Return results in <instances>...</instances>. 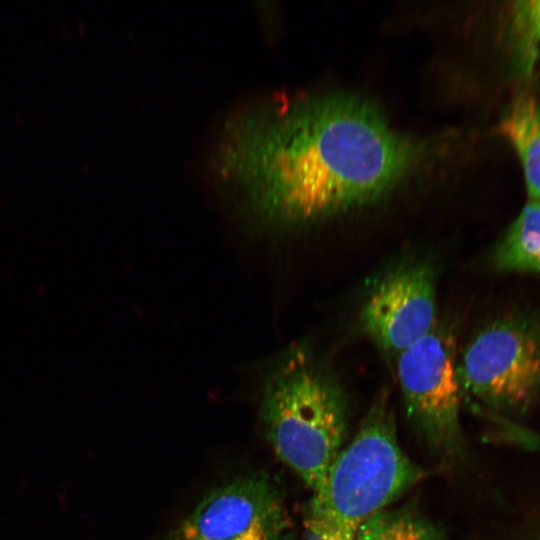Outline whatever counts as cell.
<instances>
[{
	"instance_id": "6da1fadb",
	"label": "cell",
	"mask_w": 540,
	"mask_h": 540,
	"mask_svg": "<svg viewBox=\"0 0 540 540\" xmlns=\"http://www.w3.org/2000/svg\"><path fill=\"white\" fill-rule=\"evenodd\" d=\"M448 144L398 127L365 95L326 91L237 112L213 161L255 217L292 228L382 202L441 161Z\"/></svg>"
},
{
	"instance_id": "7a4b0ae2",
	"label": "cell",
	"mask_w": 540,
	"mask_h": 540,
	"mask_svg": "<svg viewBox=\"0 0 540 540\" xmlns=\"http://www.w3.org/2000/svg\"><path fill=\"white\" fill-rule=\"evenodd\" d=\"M401 449L388 391L373 400L352 442L313 491L308 540H356L360 526L423 478Z\"/></svg>"
},
{
	"instance_id": "3957f363",
	"label": "cell",
	"mask_w": 540,
	"mask_h": 540,
	"mask_svg": "<svg viewBox=\"0 0 540 540\" xmlns=\"http://www.w3.org/2000/svg\"><path fill=\"white\" fill-rule=\"evenodd\" d=\"M347 408L338 379L304 348L290 352L266 383L262 418L267 439L313 491L342 449Z\"/></svg>"
},
{
	"instance_id": "277c9868",
	"label": "cell",
	"mask_w": 540,
	"mask_h": 540,
	"mask_svg": "<svg viewBox=\"0 0 540 540\" xmlns=\"http://www.w3.org/2000/svg\"><path fill=\"white\" fill-rule=\"evenodd\" d=\"M458 377L486 407L524 413L540 397V316L513 313L478 331L465 347Z\"/></svg>"
},
{
	"instance_id": "5b68a950",
	"label": "cell",
	"mask_w": 540,
	"mask_h": 540,
	"mask_svg": "<svg viewBox=\"0 0 540 540\" xmlns=\"http://www.w3.org/2000/svg\"><path fill=\"white\" fill-rule=\"evenodd\" d=\"M395 360L409 420L433 450L453 456L462 444V389L452 332L437 323Z\"/></svg>"
},
{
	"instance_id": "8992f818",
	"label": "cell",
	"mask_w": 540,
	"mask_h": 540,
	"mask_svg": "<svg viewBox=\"0 0 540 540\" xmlns=\"http://www.w3.org/2000/svg\"><path fill=\"white\" fill-rule=\"evenodd\" d=\"M436 273L423 260L398 264L369 290L359 313L361 329L388 357L429 334L437 322Z\"/></svg>"
},
{
	"instance_id": "52a82bcc",
	"label": "cell",
	"mask_w": 540,
	"mask_h": 540,
	"mask_svg": "<svg viewBox=\"0 0 540 540\" xmlns=\"http://www.w3.org/2000/svg\"><path fill=\"white\" fill-rule=\"evenodd\" d=\"M290 521L279 491L264 475L212 491L183 526L185 540H288Z\"/></svg>"
},
{
	"instance_id": "ba28073f",
	"label": "cell",
	"mask_w": 540,
	"mask_h": 540,
	"mask_svg": "<svg viewBox=\"0 0 540 540\" xmlns=\"http://www.w3.org/2000/svg\"><path fill=\"white\" fill-rule=\"evenodd\" d=\"M501 130L515 148L531 201H540V105L520 97L504 117Z\"/></svg>"
},
{
	"instance_id": "9c48e42d",
	"label": "cell",
	"mask_w": 540,
	"mask_h": 540,
	"mask_svg": "<svg viewBox=\"0 0 540 540\" xmlns=\"http://www.w3.org/2000/svg\"><path fill=\"white\" fill-rule=\"evenodd\" d=\"M493 260L502 271L540 273V201H530L498 244Z\"/></svg>"
},
{
	"instance_id": "30bf717a",
	"label": "cell",
	"mask_w": 540,
	"mask_h": 540,
	"mask_svg": "<svg viewBox=\"0 0 540 540\" xmlns=\"http://www.w3.org/2000/svg\"><path fill=\"white\" fill-rule=\"evenodd\" d=\"M356 540H448L432 522L410 508H385L359 528Z\"/></svg>"
},
{
	"instance_id": "8fae6325",
	"label": "cell",
	"mask_w": 540,
	"mask_h": 540,
	"mask_svg": "<svg viewBox=\"0 0 540 540\" xmlns=\"http://www.w3.org/2000/svg\"><path fill=\"white\" fill-rule=\"evenodd\" d=\"M507 426L508 428L504 429V432H506V434L508 435V440H513L514 442L525 448H533L535 450H540V434L520 430L519 428H513L511 425Z\"/></svg>"
},
{
	"instance_id": "7c38bea8",
	"label": "cell",
	"mask_w": 540,
	"mask_h": 540,
	"mask_svg": "<svg viewBox=\"0 0 540 540\" xmlns=\"http://www.w3.org/2000/svg\"><path fill=\"white\" fill-rule=\"evenodd\" d=\"M536 540H540V534L538 535L537 539Z\"/></svg>"
}]
</instances>
